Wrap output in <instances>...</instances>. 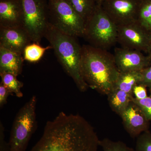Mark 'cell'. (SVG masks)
Here are the masks:
<instances>
[{"label":"cell","mask_w":151,"mask_h":151,"mask_svg":"<svg viewBox=\"0 0 151 151\" xmlns=\"http://www.w3.org/2000/svg\"><path fill=\"white\" fill-rule=\"evenodd\" d=\"M120 72L142 71L151 65L149 57L142 52L124 47H116L113 55Z\"/></svg>","instance_id":"cell-10"},{"label":"cell","mask_w":151,"mask_h":151,"mask_svg":"<svg viewBox=\"0 0 151 151\" xmlns=\"http://www.w3.org/2000/svg\"><path fill=\"white\" fill-rule=\"evenodd\" d=\"M137 22L151 33V0H141Z\"/></svg>","instance_id":"cell-20"},{"label":"cell","mask_w":151,"mask_h":151,"mask_svg":"<svg viewBox=\"0 0 151 151\" xmlns=\"http://www.w3.org/2000/svg\"><path fill=\"white\" fill-rule=\"evenodd\" d=\"M37 98L33 95L19 110L14 120L9 142L10 151H25L37 127Z\"/></svg>","instance_id":"cell-5"},{"label":"cell","mask_w":151,"mask_h":151,"mask_svg":"<svg viewBox=\"0 0 151 151\" xmlns=\"http://www.w3.org/2000/svg\"><path fill=\"white\" fill-rule=\"evenodd\" d=\"M49 22L60 31L74 37H83L85 22L65 0H49Z\"/></svg>","instance_id":"cell-6"},{"label":"cell","mask_w":151,"mask_h":151,"mask_svg":"<svg viewBox=\"0 0 151 151\" xmlns=\"http://www.w3.org/2000/svg\"><path fill=\"white\" fill-rule=\"evenodd\" d=\"M141 0H103L100 5L117 26L137 21Z\"/></svg>","instance_id":"cell-9"},{"label":"cell","mask_w":151,"mask_h":151,"mask_svg":"<svg viewBox=\"0 0 151 151\" xmlns=\"http://www.w3.org/2000/svg\"><path fill=\"white\" fill-rule=\"evenodd\" d=\"M21 0H0V27H22Z\"/></svg>","instance_id":"cell-13"},{"label":"cell","mask_w":151,"mask_h":151,"mask_svg":"<svg viewBox=\"0 0 151 151\" xmlns=\"http://www.w3.org/2000/svg\"><path fill=\"white\" fill-rule=\"evenodd\" d=\"M2 83L11 93H14L17 97L21 98L23 96L21 89L23 83L19 81L17 76L10 73H0Z\"/></svg>","instance_id":"cell-18"},{"label":"cell","mask_w":151,"mask_h":151,"mask_svg":"<svg viewBox=\"0 0 151 151\" xmlns=\"http://www.w3.org/2000/svg\"><path fill=\"white\" fill-rule=\"evenodd\" d=\"M142 78L139 84L151 89V65L141 71Z\"/></svg>","instance_id":"cell-24"},{"label":"cell","mask_w":151,"mask_h":151,"mask_svg":"<svg viewBox=\"0 0 151 151\" xmlns=\"http://www.w3.org/2000/svg\"><path fill=\"white\" fill-rule=\"evenodd\" d=\"M99 142L86 119L62 111L47 122L41 137L29 151H97Z\"/></svg>","instance_id":"cell-1"},{"label":"cell","mask_w":151,"mask_h":151,"mask_svg":"<svg viewBox=\"0 0 151 151\" xmlns=\"http://www.w3.org/2000/svg\"><path fill=\"white\" fill-rule=\"evenodd\" d=\"M148 56L149 57L151 60V41L150 45V48H149L148 52L147 53Z\"/></svg>","instance_id":"cell-28"},{"label":"cell","mask_w":151,"mask_h":151,"mask_svg":"<svg viewBox=\"0 0 151 151\" xmlns=\"http://www.w3.org/2000/svg\"><path fill=\"white\" fill-rule=\"evenodd\" d=\"M103 1V0H96V1L99 4H100L102 3Z\"/></svg>","instance_id":"cell-29"},{"label":"cell","mask_w":151,"mask_h":151,"mask_svg":"<svg viewBox=\"0 0 151 151\" xmlns=\"http://www.w3.org/2000/svg\"><path fill=\"white\" fill-rule=\"evenodd\" d=\"M50 49H52L51 46L44 47L35 42L29 44L24 50V59L29 62H37L42 57L45 52Z\"/></svg>","instance_id":"cell-19"},{"label":"cell","mask_w":151,"mask_h":151,"mask_svg":"<svg viewBox=\"0 0 151 151\" xmlns=\"http://www.w3.org/2000/svg\"><path fill=\"white\" fill-rule=\"evenodd\" d=\"M136 151H151V132L147 131L137 137Z\"/></svg>","instance_id":"cell-22"},{"label":"cell","mask_w":151,"mask_h":151,"mask_svg":"<svg viewBox=\"0 0 151 151\" xmlns=\"http://www.w3.org/2000/svg\"><path fill=\"white\" fill-rule=\"evenodd\" d=\"M5 129L1 121L0 122V151H10L9 143L6 142Z\"/></svg>","instance_id":"cell-26"},{"label":"cell","mask_w":151,"mask_h":151,"mask_svg":"<svg viewBox=\"0 0 151 151\" xmlns=\"http://www.w3.org/2000/svg\"><path fill=\"white\" fill-rule=\"evenodd\" d=\"M44 37L50 43L60 63L66 73L73 79L79 91H86L89 86L81 72L82 46L76 37L60 31L49 22Z\"/></svg>","instance_id":"cell-3"},{"label":"cell","mask_w":151,"mask_h":151,"mask_svg":"<svg viewBox=\"0 0 151 151\" xmlns=\"http://www.w3.org/2000/svg\"><path fill=\"white\" fill-rule=\"evenodd\" d=\"M132 101L136 103L140 108L147 119L151 121V94L142 100H137L134 97Z\"/></svg>","instance_id":"cell-23"},{"label":"cell","mask_w":151,"mask_h":151,"mask_svg":"<svg viewBox=\"0 0 151 151\" xmlns=\"http://www.w3.org/2000/svg\"><path fill=\"white\" fill-rule=\"evenodd\" d=\"M147 87L141 84H138L134 87L132 91L133 97L137 100H142L148 96L147 93Z\"/></svg>","instance_id":"cell-25"},{"label":"cell","mask_w":151,"mask_h":151,"mask_svg":"<svg viewBox=\"0 0 151 151\" xmlns=\"http://www.w3.org/2000/svg\"><path fill=\"white\" fill-rule=\"evenodd\" d=\"M83 37L90 45L105 50L117 42L118 26L105 13L100 4L85 22Z\"/></svg>","instance_id":"cell-4"},{"label":"cell","mask_w":151,"mask_h":151,"mask_svg":"<svg viewBox=\"0 0 151 151\" xmlns=\"http://www.w3.org/2000/svg\"><path fill=\"white\" fill-rule=\"evenodd\" d=\"M99 146L103 151H136L122 141H114L108 138L100 140Z\"/></svg>","instance_id":"cell-21"},{"label":"cell","mask_w":151,"mask_h":151,"mask_svg":"<svg viewBox=\"0 0 151 151\" xmlns=\"http://www.w3.org/2000/svg\"><path fill=\"white\" fill-rule=\"evenodd\" d=\"M81 18L86 22L99 5L96 0H65Z\"/></svg>","instance_id":"cell-17"},{"label":"cell","mask_w":151,"mask_h":151,"mask_svg":"<svg viewBox=\"0 0 151 151\" xmlns=\"http://www.w3.org/2000/svg\"><path fill=\"white\" fill-rule=\"evenodd\" d=\"M107 96L112 111L119 116L132 101L133 97V95L117 89H113Z\"/></svg>","instance_id":"cell-15"},{"label":"cell","mask_w":151,"mask_h":151,"mask_svg":"<svg viewBox=\"0 0 151 151\" xmlns=\"http://www.w3.org/2000/svg\"><path fill=\"white\" fill-rule=\"evenodd\" d=\"M150 94H151V89H150Z\"/></svg>","instance_id":"cell-30"},{"label":"cell","mask_w":151,"mask_h":151,"mask_svg":"<svg viewBox=\"0 0 151 151\" xmlns=\"http://www.w3.org/2000/svg\"><path fill=\"white\" fill-rule=\"evenodd\" d=\"M22 27L32 42L39 44L44 37L49 22L47 4L44 0H21Z\"/></svg>","instance_id":"cell-7"},{"label":"cell","mask_w":151,"mask_h":151,"mask_svg":"<svg viewBox=\"0 0 151 151\" xmlns=\"http://www.w3.org/2000/svg\"><path fill=\"white\" fill-rule=\"evenodd\" d=\"M120 116L125 130L132 138H137L143 132L149 130L150 121L140 108L133 101Z\"/></svg>","instance_id":"cell-11"},{"label":"cell","mask_w":151,"mask_h":151,"mask_svg":"<svg viewBox=\"0 0 151 151\" xmlns=\"http://www.w3.org/2000/svg\"><path fill=\"white\" fill-rule=\"evenodd\" d=\"M151 41V33L137 21L118 26L119 42L122 47L147 53Z\"/></svg>","instance_id":"cell-8"},{"label":"cell","mask_w":151,"mask_h":151,"mask_svg":"<svg viewBox=\"0 0 151 151\" xmlns=\"http://www.w3.org/2000/svg\"><path fill=\"white\" fill-rule=\"evenodd\" d=\"M141 78V71L120 72L114 89H120L133 95V89L139 83Z\"/></svg>","instance_id":"cell-16"},{"label":"cell","mask_w":151,"mask_h":151,"mask_svg":"<svg viewBox=\"0 0 151 151\" xmlns=\"http://www.w3.org/2000/svg\"><path fill=\"white\" fill-rule=\"evenodd\" d=\"M81 69L89 87L103 95L114 89L120 73L113 55L90 45L82 46Z\"/></svg>","instance_id":"cell-2"},{"label":"cell","mask_w":151,"mask_h":151,"mask_svg":"<svg viewBox=\"0 0 151 151\" xmlns=\"http://www.w3.org/2000/svg\"><path fill=\"white\" fill-rule=\"evenodd\" d=\"M23 55L0 47V73L18 76L22 71Z\"/></svg>","instance_id":"cell-14"},{"label":"cell","mask_w":151,"mask_h":151,"mask_svg":"<svg viewBox=\"0 0 151 151\" xmlns=\"http://www.w3.org/2000/svg\"><path fill=\"white\" fill-rule=\"evenodd\" d=\"M12 93L1 83L0 84V108H1L7 103L8 97Z\"/></svg>","instance_id":"cell-27"},{"label":"cell","mask_w":151,"mask_h":151,"mask_svg":"<svg viewBox=\"0 0 151 151\" xmlns=\"http://www.w3.org/2000/svg\"><path fill=\"white\" fill-rule=\"evenodd\" d=\"M32 42L22 27H0V47L23 55L25 47Z\"/></svg>","instance_id":"cell-12"}]
</instances>
